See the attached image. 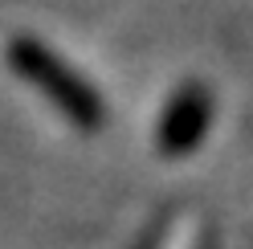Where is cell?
<instances>
[{"mask_svg":"<svg viewBox=\"0 0 253 249\" xmlns=\"http://www.w3.org/2000/svg\"><path fill=\"white\" fill-rule=\"evenodd\" d=\"M8 66L17 70L25 82H33L45 98H49L70 123L82 131H98L106 123V102L78 70H70L57 53H49L37 37H12L8 41Z\"/></svg>","mask_w":253,"mask_h":249,"instance_id":"6da1fadb","label":"cell"},{"mask_svg":"<svg viewBox=\"0 0 253 249\" xmlns=\"http://www.w3.org/2000/svg\"><path fill=\"white\" fill-rule=\"evenodd\" d=\"M209 123H212V98H209V90H204L200 82L180 86L176 98L168 102L164 119H160V151L171 155V160H176V155H188L204 139Z\"/></svg>","mask_w":253,"mask_h":249,"instance_id":"7a4b0ae2","label":"cell"}]
</instances>
